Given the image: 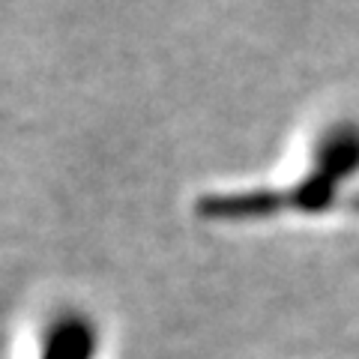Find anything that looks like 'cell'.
Segmentation results:
<instances>
[{
	"mask_svg": "<svg viewBox=\"0 0 359 359\" xmlns=\"http://www.w3.org/2000/svg\"><path fill=\"white\" fill-rule=\"evenodd\" d=\"M359 165V135L339 132L335 141H327L320 150L318 171L306 177L299 186L285 189V192H240V195H210L198 201V212L204 219L219 222H245L264 219L282 210H302L318 212L327 210L335 198L339 183Z\"/></svg>",
	"mask_w": 359,
	"mask_h": 359,
	"instance_id": "obj_1",
	"label": "cell"
},
{
	"mask_svg": "<svg viewBox=\"0 0 359 359\" xmlns=\"http://www.w3.org/2000/svg\"><path fill=\"white\" fill-rule=\"evenodd\" d=\"M96 353L99 339L93 323L81 314H63L42 330L36 351L27 359H96Z\"/></svg>",
	"mask_w": 359,
	"mask_h": 359,
	"instance_id": "obj_2",
	"label": "cell"
},
{
	"mask_svg": "<svg viewBox=\"0 0 359 359\" xmlns=\"http://www.w3.org/2000/svg\"><path fill=\"white\" fill-rule=\"evenodd\" d=\"M351 207H353V210H359V192L351 198Z\"/></svg>",
	"mask_w": 359,
	"mask_h": 359,
	"instance_id": "obj_3",
	"label": "cell"
}]
</instances>
